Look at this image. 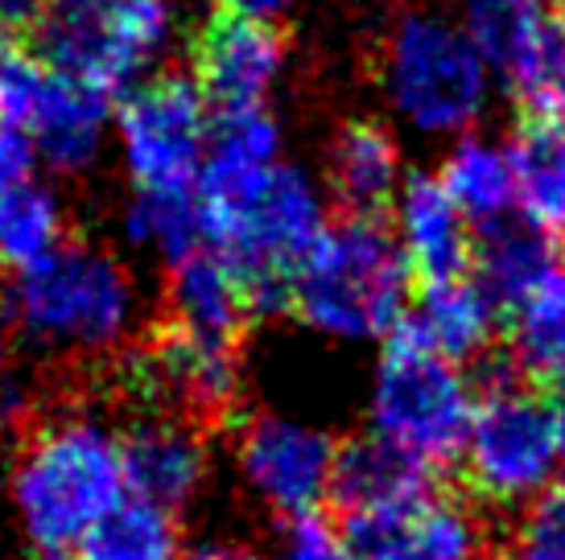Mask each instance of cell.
Wrapping results in <instances>:
<instances>
[{
    "mask_svg": "<svg viewBox=\"0 0 565 560\" xmlns=\"http://www.w3.org/2000/svg\"><path fill=\"white\" fill-rule=\"evenodd\" d=\"M71 244V215L46 177H25L0 190V268L17 277Z\"/></svg>",
    "mask_w": 565,
    "mask_h": 560,
    "instance_id": "cell-25",
    "label": "cell"
},
{
    "mask_svg": "<svg viewBox=\"0 0 565 560\" xmlns=\"http://www.w3.org/2000/svg\"><path fill=\"white\" fill-rule=\"evenodd\" d=\"M120 384L145 412H178L190 420L227 417L244 388L236 338L194 334L166 322L120 355Z\"/></svg>",
    "mask_w": 565,
    "mask_h": 560,
    "instance_id": "cell-10",
    "label": "cell"
},
{
    "mask_svg": "<svg viewBox=\"0 0 565 560\" xmlns=\"http://www.w3.org/2000/svg\"><path fill=\"white\" fill-rule=\"evenodd\" d=\"M190 78L203 87L211 108H256L268 104L289 71V42L277 21L215 13L190 50Z\"/></svg>",
    "mask_w": 565,
    "mask_h": 560,
    "instance_id": "cell-13",
    "label": "cell"
},
{
    "mask_svg": "<svg viewBox=\"0 0 565 560\" xmlns=\"http://www.w3.org/2000/svg\"><path fill=\"white\" fill-rule=\"evenodd\" d=\"M475 280L503 313H516L529 297H536L557 272H565L562 239L536 231L524 218H508L487 227L475 239Z\"/></svg>",
    "mask_w": 565,
    "mask_h": 560,
    "instance_id": "cell-18",
    "label": "cell"
},
{
    "mask_svg": "<svg viewBox=\"0 0 565 560\" xmlns=\"http://www.w3.org/2000/svg\"><path fill=\"white\" fill-rule=\"evenodd\" d=\"M116 99L92 78L50 66L38 83L17 132L30 140L38 165L50 173H87L111 149Z\"/></svg>",
    "mask_w": 565,
    "mask_h": 560,
    "instance_id": "cell-12",
    "label": "cell"
},
{
    "mask_svg": "<svg viewBox=\"0 0 565 560\" xmlns=\"http://www.w3.org/2000/svg\"><path fill=\"white\" fill-rule=\"evenodd\" d=\"M0 310L13 334L50 355H125L141 334L145 293L111 248L71 239L42 265L9 277Z\"/></svg>",
    "mask_w": 565,
    "mask_h": 560,
    "instance_id": "cell-3",
    "label": "cell"
},
{
    "mask_svg": "<svg viewBox=\"0 0 565 560\" xmlns=\"http://www.w3.org/2000/svg\"><path fill=\"white\" fill-rule=\"evenodd\" d=\"M0 560H4V531H0Z\"/></svg>",
    "mask_w": 565,
    "mask_h": 560,
    "instance_id": "cell-41",
    "label": "cell"
},
{
    "mask_svg": "<svg viewBox=\"0 0 565 560\" xmlns=\"http://www.w3.org/2000/svg\"><path fill=\"white\" fill-rule=\"evenodd\" d=\"M33 173H38V157H33L30 140L21 137L17 128L0 125V190L17 186Z\"/></svg>",
    "mask_w": 565,
    "mask_h": 560,
    "instance_id": "cell-33",
    "label": "cell"
},
{
    "mask_svg": "<svg viewBox=\"0 0 565 560\" xmlns=\"http://www.w3.org/2000/svg\"><path fill=\"white\" fill-rule=\"evenodd\" d=\"M13 326H9V317L0 310V384L4 379H13Z\"/></svg>",
    "mask_w": 565,
    "mask_h": 560,
    "instance_id": "cell-37",
    "label": "cell"
},
{
    "mask_svg": "<svg viewBox=\"0 0 565 560\" xmlns=\"http://www.w3.org/2000/svg\"><path fill=\"white\" fill-rule=\"evenodd\" d=\"M125 495L120 433L95 412H58L33 424L4 478L9 519L33 552L79 548Z\"/></svg>",
    "mask_w": 565,
    "mask_h": 560,
    "instance_id": "cell-2",
    "label": "cell"
},
{
    "mask_svg": "<svg viewBox=\"0 0 565 560\" xmlns=\"http://www.w3.org/2000/svg\"><path fill=\"white\" fill-rule=\"evenodd\" d=\"M438 182L455 198L458 211L471 218L475 231L516 218V173H512L508 140L487 137L479 128L450 140L441 153Z\"/></svg>",
    "mask_w": 565,
    "mask_h": 560,
    "instance_id": "cell-21",
    "label": "cell"
},
{
    "mask_svg": "<svg viewBox=\"0 0 565 560\" xmlns=\"http://www.w3.org/2000/svg\"><path fill=\"white\" fill-rule=\"evenodd\" d=\"M166 301H170V322L186 326L194 334H215V338H236L252 317V301L239 272L223 260L215 248H203L186 256L182 265L166 268Z\"/></svg>",
    "mask_w": 565,
    "mask_h": 560,
    "instance_id": "cell-22",
    "label": "cell"
},
{
    "mask_svg": "<svg viewBox=\"0 0 565 560\" xmlns=\"http://www.w3.org/2000/svg\"><path fill=\"white\" fill-rule=\"evenodd\" d=\"M182 560H268V557H260V552H256L252 545H244V540L206 536V540H199V545H186Z\"/></svg>",
    "mask_w": 565,
    "mask_h": 560,
    "instance_id": "cell-34",
    "label": "cell"
},
{
    "mask_svg": "<svg viewBox=\"0 0 565 560\" xmlns=\"http://www.w3.org/2000/svg\"><path fill=\"white\" fill-rule=\"evenodd\" d=\"M215 108L190 75H149L116 99L111 149L132 190H194Z\"/></svg>",
    "mask_w": 565,
    "mask_h": 560,
    "instance_id": "cell-9",
    "label": "cell"
},
{
    "mask_svg": "<svg viewBox=\"0 0 565 560\" xmlns=\"http://www.w3.org/2000/svg\"><path fill=\"white\" fill-rule=\"evenodd\" d=\"M512 355L520 371L545 384L565 371V272L512 313Z\"/></svg>",
    "mask_w": 565,
    "mask_h": 560,
    "instance_id": "cell-28",
    "label": "cell"
},
{
    "mask_svg": "<svg viewBox=\"0 0 565 560\" xmlns=\"http://www.w3.org/2000/svg\"><path fill=\"white\" fill-rule=\"evenodd\" d=\"M408 310L413 272L380 218L330 223L289 289V313L301 326L343 346L388 343Z\"/></svg>",
    "mask_w": 565,
    "mask_h": 560,
    "instance_id": "cell-5",
    "label": "cell"
},
{
    "mask_svg": "<svg viewBox=\"0 0 565 560\" xmlns=\"http://www.w3.org/2000/svg\"><path fill=\"white\" fill-rule=\"evenodd\" d=\"M458 466L467 486L491 507L529 511L545 503L565 470V424L557 405L516 371H500L487 391H479Z\"/></svg>",
    "mask_w": 565,
    "mask_h": 560,
    "instance_id": "cell-6",
    "label": "cell"
},
{
    "mask_svg": "<svg viewBox=\"0 0 565 560\" xmlns=\"http://www.w3.org/2000/svg\"><path fill=\"white\" fill-rule=\"evenodd\" d=\"M429 491H434V470H425L422 462H413L408 453H401L388 441L367 433L339 445L330 498H339L347 519L408 507Z\"/></svg>",
    "mask_w": 565,
    "mask_h": 560,
    "instance_id": "cell-20",
    "label": "cell"
},
{
    "mask_svg": "<svg viewBox=\"0 0 565 560\" xmlns=\"http://www.w3.org/2000/svg\"><path fill=\"white\" fill-rule=\"evenodd\" d=\"M294 0H211L215 13L227 17H256V21H277Z\"/></svg>",
    "mask_w": 565,
    "mask_h": 560,
    "instance_id": "cell-35",
    "label": "cell"
},
{
    "mask_svg": "<svg viewBox=\"0 0 565 560\" xmlns=\"http://www.w3.org/2000/svg\"><path fill=\"white\" fill-rule=\"evenodd\" d=\"M232 462L244 495L260 511L289 524L301 515H318V507L330 498L339 441L298 412L260 408L239 420Z\"/></svg>",
    "mask_w": 565,
    "mask_h": 560,
    "instance_id": "cell-11",
    "label": "cell"
},
{
    "mask_svg": "<svg viewBox=\"0 0 565 560\" xmlns=\"http://www.w3.org/2000/svg\"><path fill=\"white\" fill-rule=\"evenodd\" d=\"M360 560H487L491 540L479 511L455 495L425 498L376 515H351L343 524Z\"/></svg>",
    "mask_w": 565,
    "mask_h": 560,
    "instance_id": "cell-14",
    "label": "cell"
},
{
    "mask_svg": "<svg viewBox=\"0 0 565 560\" xmlns=\"http://www.w3.org/2000/svg\"><path fill=\"white\" fill-rule=\"evenodd\" d=\"M273 161H285V132L268 104L215 111L206 165H273Z\"/></svg>",
    "mask_w": 565,
    "mask_h": 560,
    "instance_id": "cell-29",
    "label": "cell"
},
{
    "mask_svg": "<svg viewBox=\"0 0 565 560\" xmlns=\"http://www.w3.org/2000/svg\"><path fill=\"white\" fill-rule=\"evenodd\" d=\"M30 560H79V557H71V552H33Z\"/></svg>",
    "mask_w": 565,
    "mask_h": 560,
    "instance_id": "cell-39",
    "label": "cell"
},
{
    "mask_svg": "<svg viewBox=\"0 0 565 560\" xmlns=\"http://www.w3.org/2000/svg\"><path fill=\"white\" fill-rule=\"evenodd\" d=\"M186 540L178 528V511L125 495L92 536L79 545V560H182Z\"/></svg>",
    "mask_w": 565,
    "mask_h": 560,
    "instance_id": "cell-27",
    "label": "cell"
},
{
    "mask_svg": "<svg viewBox=\"0 0 565 560\" xmlns=\"http://www.w3.org/2000/svg\"><path fill=\"white\" fill-rule=\"evenodd\" d=\"M120 235L166 268L211 248L206 211L194 190H132L120 206Z\"/></svg>",
    "mask_w": 565,
    "mask_h": 560,
    "instance_id": "cell-23",
    "label": "cell"
},
{
    "mask_svg": "<svg viewBox=\"0 0 565 560\" xmlns=\"http://www.w3.org/2000/svg\"><path fill=\"white\" fill-rule=\"evenodd\" d=\"M508 560H565V503L545 498L524 511Z\"/></svg>",
    "mask_w": 565,
    "mask_h": 560,
    "instance_id": "cell-32",
    "label": "cell"
},
{
    "mask_svg": "<svg viewBox=\"0 0 565 560\" xmlns=\"http://www.w3.org/2000/svg\"><path fill=\"white\" fill-rule=\"evenodd\" d=\"M46 0H0V21L4 25H33Z\"/></svg>",
    "mask_w": 565,
    "mask_h": 560,
    "instance_id": "cell-36",
    "label": "cell"
},
{
    "mask_svg": "<svg viewBox=\"0 0 565 560\" xmlns=\"http://www.w3.org/2000/svg\"><path fill=\"white\" fill-rule=\"evenodd\" d=\"M557 486H562V503H565V470H562V483H557Z\"/></svg>",
    "mask_w": 565,
    "mask_h": 560,
    "instance_id": "cell-42",
    "label": "cell"
},
{
    "mask_svg": "<svg viewBox=\"0 0 565 560\" xmlns=\"http://www.w3.org/2000/svg\"><path fill=\"white\" fill-rule=\"evenodd\" d=\"M33 33L50 66L125 95L178 42V0H46Z\"/></svg>",
    "mask_w": 565,
    "mask_h": 560,
    "instance_id": "cell-8",
    "label": "cell"
},
{
    "mask_svg": "<svg viewBox=\"0 0 565 560\" xmlns=\"http://www.w3.org/2000/svg\"><path fill=\"white\" fill-rule=\"evenodd\" d=\"M128 495L182 511L211 483V441L199 420L178 412H141L120 433Z\"/></svg>",
    "mask_w": 565,
    "mask_h": 560,
    "instance_id": "cell-15",
    "label": "cell"
},
{
    "mask_svg": "<svg viewBox=\"0 0 565 560\" xmlns=\"http://www.w3.org/2000/svg\"><path fill=\"white\" fill-rule=\"evenodd\" d=\"M508 87L524 120L565 125V13L545 9L536 30L495 75Z\"/></svg>",
    "mask_w": 565,
    "mask_h": 560,
    "instance_id": "cell-26",
    "label": "cell"
},
{
    "mask_svg": "<svg viewBox=\"0 0 565 560\" xmlns=\"http://www.w3.org/2000/svg\"><path fill=\"white\" fill-rule=\"evenodd\" d=\"M268 560H360L343 528H334L322 515L289 519L277 536V548Z\"/></svg>",
    "mask_w": 565,
    "mask_h": 560,
    "instance_id": "cell-31",
    "label": "cell"
},
{
    "mask_svg": "<svg viewBox=\"0 0 565 560\" xmlns=\"http://www.w3.org/2000/svg\"><path fill=\"white\" fill-rule=\"evenodd\" d=\"M550 388H553V391H550V400L557 405V417H562V424H565V371L557 375V379H553Z\"/></svg>",
    "mask_w": 565,
    "mask_h": 560,
    "instance_id": "cell-38",
    "label": "cell"
},
{
    "mask_svg": "<svg viewBox=\"0 0 565 560\" xmlns=\"http://www.w3.org/2000/svg\"><path fill=\"white\" fill-rule=\"evenodd\" d=\"M516 173V218L565 239V125L524 120L508 140Z\"/></svg>",
    "mask_w": 565,
    "mask_h": 560,
    "instance_id": "cell-24",
    "label": "cell"
},
{
    "mask_svg": "<svg viewBox=\"0 0 565 560\" xmlns=\"http://www.w3.org/2000/svg\"><path fill=\"white\" fill-rule=\"evenodd\" d=\"M503 310L487 297V289L475 277H455L425 284L413 310L405 317V330L417 334L429 351L455 358V363H471L483 358L500 334Z\"/></svg>",
    "mask_w": 565,
    "mask_h": 560,
    "instance_id": "cell-19",
    "label": "cell"
},
{
    "mask_svg": "<svg viewBox=\"0 0 565 560\" xmlns=\"http://www.w3.org/2000/svg\"><path fill=\"white\" fill-rule=\"evenodd\" d=\"M199 198L211 248L236 268L252 317L289 313V289L330 227V194L294 161L203 165Z\"/></svg>",
    "mask_w": 565,
    "mask_h": 560,
    "instance_id": "cell-1",
    "label": "cell"
},
{
    "mask_svg": "<svg viewBox=\"0 0 565 560\" xmlns=\"http://www.w3.org/2000/svg\"><path fill=\"white\" fill-rule=\"evenodd\" d=\"M405 149L388 125L380 120H347L327 149V186L330 203H339L347 215L376 218L396 203L405 186Z\"/></svg>",
    "mask_w": 565,
    "mask_h": 560,
    "instance_id": "cell-17",
    "label": "cell"
},
{
    "mask_svg": "<svg viewBox=\"0 0 565 560\" xmlns=\"http://www.w3.org/2000/svg\"><path fill=\"white\" fill-rule=\"evenodd\" d=\"M545 0H458V21L471 33L491 71L500 75L503 63L520 50V42L536 30V21L545 17Z\"/></svg>",
    "mask_w": 565,
    "mask_h": 560,
    "instance_id": "cell-30",
    "label": "cell"
},
{
    "mask_svg": "<svg viewBox=\"0 0 565 560\" xmlns=\"http://www.w3.org/2000/svg\"><path fill=\"white\" fill-rule=\"evenodd\" d=\"M475 405L479 391L462 363L429 351L405 326L388 343H380L367 388L372 437L396 445L425 470H441L458 462L475 420Z\"/></svg>",
    "mask_w": 565,
    "mask_h": 560,
    "instance_id": "cell-7",
    "label": "cell"
},
{
    "mask_svg": "<svg viewBox=\"0 0 565 560\" xmlns=\"http://www.w3.org/2000/svg\"><path fill=\"white\" fill-rule=\"evenodd\" d=\"M550 9H557V13H565V0H545Z\"/></svg>",
    "mask_w": 565,
    "mask_h": 560,
    "instance_id": "cell-40",
    "label": "cell"
},
{
    "mask_svg": "<svg viewBox=\"0 0 565 560\" xmlns=\"http://www.w3.org/2000/svg\"><path fill=\"white\" fill-rule=\"evenodd\" d=\"M376 83L401 132L438 144L475 132L495 95L491 63L462 21L438 4H408L388 21L376 54Z\"/></svg>",
    "mask_w": 565,
    "mask_h": 560,
    "instance_id": "cell-4",
    "label": "cell"
},
{
    "mask_svg": "<svg viewBox=\"0 0 565 560\" xmlns=\"http://www.w3.org/2000/svg\"><path fill=\"white\" fill-rule=\"evenodd\" d=\"M388 211H393L388 231L413 277H422L425 284L471 277L475 227L446 194L438 173H408Z\"/></svg>",
    "mask_w": 565,
    "mask_h": 560,
    "instance_id": "cell-16",
    "label": "cell"
}]
</instances>
